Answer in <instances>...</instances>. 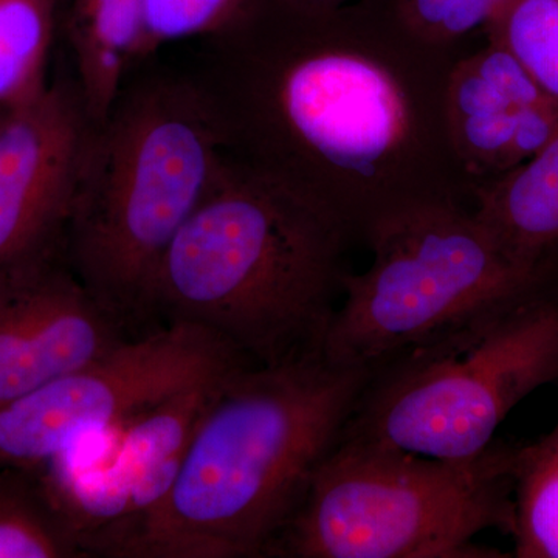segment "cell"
<instances>
[{"label": "cell", "instance_id": "3", "mask_svg": "<svg viewBox=\"0 0 558 558\" xmlns=\"http://www.w3.org/2000/svg\"><path fill=\"white\" fill-rule=\"evenodd\" d=\"M223 154L218 123L189 73L126 78L106 119L92 124L64 258L121 322L150 311L157 267Z\"/></svg>", "mask_w": 558, "mask_h": 558}, {"label": "cell", "instance_id": "15", "mask_svg": "<svg viewBox=\"0 0 558 558\" xmlns=\"http://www.w3.org/2000/svg\"><path fill=\"white\" fill-rule=\"evenodd\" d=\"M60 5V0H0V109L21 108L49 87Z\"/></svg>", "mask_w": 558, "mask_h": 558}, {"label": "cell", "instance_id": "11", "mask_svg": "<svg viewBox=\"0 0 558 558\" xmlns=\"http://www.w3.org/2000/svg\"><path fill=\"white\" fill-rule=\"evenodd\" d=\"M229 376L180 391L123 422L120 459L130 512L102 553L109 554L135 520L167 497L202 413Z\"/></svg>", "mask_w": 558, "mask_h": 558}, {"label": "cell", "instance_id": "19", "mask_svg": "<svg viewBox=\"0 0 558 558\" xmlns=\"http://www.w3.org/2000/svg\"><path fill=\"white\" fill-rule=\"evenodd\" d=\"M502 0H398L400 20L427 40H451L486 27Z\"/></svg>", "mask_w": 558, "mask_h": 558}, {"label": "cell", "instance_id": "5", "mask_svg": "<svg viewBox=\"0 0 558 558\" xmlns=\"http://www.w3.org/2000/svg\"><path fill=\"white\" fill-rule=\"evenodd\" d=\"M515 447L439 459L340 438L270 556L293 558L494 557L473 538L512 534Z\"/></svg>", "mask_w": 558, "mask_h": 558}, {"label": "cell", "instance_id": "8", "mask_svg": "<svg viewBox=\"0 0 558 558\" xmlns=\"http://www.w3.org/2000/svg\"><path fill=\"white\" fill-rule=\"evenodd\" d=\"M75 80L9 110L0 128V269L64 250L92 131Z\"/></svg>", "mask_w": 558, "mask_h": 558}, {"label": "cell", "instance_id": "21", "mask_svg": "<svg viewBox=\"0 0 558 558\" xmlns=\"http://www.w3.org/2000/svg\"><path fill=\"white\" fill-rule=\"evenodd\" d=\"M7 113H9V110L0 109V128H2L3 121H5Z\"/></svg>", "mask_w": 558, "mask_h": 558}, {"label": "cell", "instance_id": "10", "mask_svg": "<svg viewBox=\"0 0 558 558\" xmlns=\"http://www.w3.org/2000/svg\"><path fill=\"white\" fill-rule=\"evenodd\" d=\"M447 120L470 170L501 175L557 137L558 100L508 50L488 43L451 73Z\"/></svg>", "mask_w": 558, "mask_h": 558}, {"label": "cell", "instance_id": "12", "mask_svg": "<svg viewBox=\"0 0 558 558\" xmlns=\"http://www.w3.org/2000/svg\"><path fill=\"white\" fill-rule=\"evenodd\" d=\"M475 218L524 266L558 256V135L531 159L478 191Z\"/></svg>", "mask_w": 558, "mask_h": 558}, {"label": "cell", "instance_id": "20", "mask_svg": "<svg viewBox=\"0 0 558 558\" xmlns=\"http://www.w3.org/2000/svg\"><path fill=\"white\" fill-rule=\"evenodd\" d=\"M293 10L300 13H315L328 9V7L336 5L340 0H284Z\"/></svg>", "mask_w": 558, "mask_h": 558}, {"label": "cell", "instance_id": "1", "mask_svg": "<svg viewBox=\"0 0 558 558\" xmlns=\"http://www.w3.org/2000/svg\"><path fill=\"white\" fill-rule=\"evenodd\" d=\"M368 377L319 349L231 374L202 413L167 497L110 556H270Z\"/></svg>", "mask_w": 558, "mask_h": 558}, {"label": "cell", "instance_id": "16", "mask_svg": "<svg viewBox=\"0 0 558 558\" xmlns=\"http://www.w3.org/2000/svg\"><path fill=\"white\" fill-rule=\"evenodd\" d=\"M513 481L515 556L558 558V424L538 442L517 449Z\"/></svg>", "mask_w": 558, "mask_h": 558}, {"label": "cell", "instance_id": "17", "mask_svg": "<svg viewBox=\"0 0 558 558\" xmlns=\"http://www.w3.org/2000/svg\"><path fill=\"white\" fill-rule=\"evenodd\" d=\"M484 28L558 100V0H502Z\"/></svg>", "mask_w": 558, "mask_h": 558}, {"label": "cell", "instance_id": "14", "mask_svg": "<svg viewBox=\"0 0 558 558\" xmlns=\"http://www.w3.org/2000/svg\"><path fill=\"white\" fill-rule=\"evenodd\" d=\"M89 557L38 470L0 469V558Z\"/></svg>", "mask_w": 558, "mask_h": 558}, {"label": "cell", "instance_id": "4", "mask_svg": "<svg viewBox=\"0 0 558 558\" xmlns=\"http://www.w3.org/2000/svg\"><path fill=\"white\" fill-rule=\"evenodd\" d=\"M556 380L558 271L371 371L341 438L472 458L521 400Z\"/></svg>", "mask_w": 558, "mask_h": 558}, {"label": "cell", "instance_id": "18", "mask_svg": "<svg viewBox=\"0 0 558 558\" xmlns=\"http://www.w3.org/2000/svg\"><path fill=\"white\" fill-rule=\"evenodd\" d=\"M247 5L248 0H143L142 60L165 44L226 31Z\"/></svg>", "mask_w": 558, "mask_h": 558}, {"label": "cell", "instance_id": "23", "mask_svg": "<svg viewBox=\"0 0 558 558\" xmlns=\"http://www.w3.org/2000/svg\"><path fill=\"white\" fill-rule=\"evenodd\" d=\"M61 3V2H60Z\"/></svg>", "mask_w": 558, "mask_h": 558}, {"label": "cell", "instance_id": "9", "mask_svg": "<svg viewBox=\"0 0 558 558\" xmlns=\"http://www.w3.org/2000/svg\"><path fill=\"white\" fill-rule=\"evenodd\" d=\"M123 322L76 278L64 250L0 269V407L100 357Z\"/></svg>", "mask_w": 558, "mask_h": 558}, {"label": "cell", "instance_id": "13", "mask_svg": "<svg viewBox=\"0 0 558 558\" xmlns=\"http://www.w3.org/2000/svg\"><path fill=\"white\" fill-rule=\"evenodd\" d=\"M70 50L92 123L106 119L135 62L142 60L143 0H65Z\"/></svg>", "mask_w": 558, "mask_h": 558}, {"label": "cell", "instance_id": "7", "mask_svg": "<svg viewBox=\"0 0 558 558\" xmlns=\"http://www.w3.org/2000/svg\"><path fill=\"white\" fill-rule=\"evenodd\" d=\"M255 365L215 333L170 322L0 407V469L38 470L87 433Z\"/></svg>", "mask_w": 558, "mask_h": 558}, {"label": "cell", "instance_id": "22", "mask_svg": "<svg viewBox=\"0 0 558 558\" xmlns=\"http://www.w3.org/2000/svg\"><path fill=\"white\" fill-rule=\"evenodd\" d=\"M61 3H65V0H60Z\"/></svg>", "mask_w": 558, "mask_h": 558}, {"label": "cell", "instance_id": "6", "mask_svg": "<svg viewBox=\"0 0 558 558\" xmlns=\"http://www.w3.org/2000/svg\"><path fill=\"white\" fill-rule=\"evenodd\" d=\"M369 269L344 275L341 303L319 351L336 365L374 371L473 312L515 299L558 271V256L524 266L475 215L414 201L368 229Z\"/></svg>", "mask_w": 558, "mask_h": 558}, {"label": "cell", "instance_id": "2", "mask_svg": "<svg viewBox=\"0 0 558 558\" xmlns=\"http://www.w3.org/2000/svg\"><path fill=\"white\" fill-rule=\"evenodd\" d=\"M344 240L328 205L223 154L157 267L150 311L215 333L255 365L315 351L343 292Z\"/></svg>", "mask_w": 558, "mask_h": 558}]
</instances>
